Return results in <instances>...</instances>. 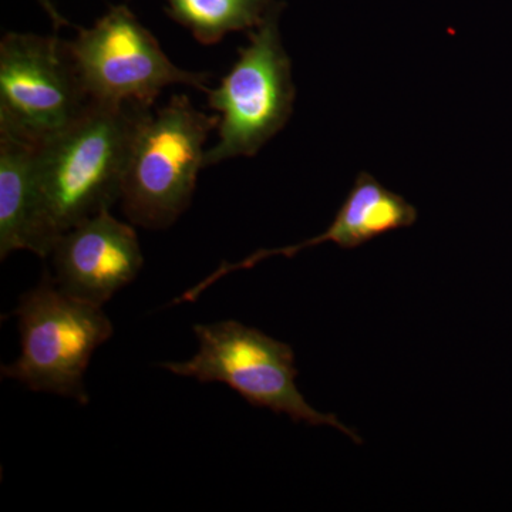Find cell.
Segmentation results:
<instances>
[{"label":"cell","mask_w":512,"mask_h":512,"mask_svg":"<svg viewBox=\"0 0 512 512\" xmlns=\"http://www.w3.org/2000/svg\"><path fill=\"white\" fill-rule=\"evenodd\" d=\"M35 144L0 130V258L30 251L45 258L40 234Z\"/></svg>","instance_id":"cell-10"},{"label":"cell","mask_w":512,"mask_h":512,"mask_svg":"<svg viewBox=\"0 0 512 512\" xmlns=\"http://www.w3.org/2000/svg\"><path fill=\"white\" fill-rule=\"evenodd\" d=\"M150 109L92 100L79 119L36 147L45 258L63 232L120 200L134 134Z\"/></svg>","instance_id":"cell-1"},{"label":"cell","mask_w":512,"mask_h":512,"mask_svg":"<svg viewBox=\"0 0 512 512\" xmlns=\"http://www.w3.org/2000/svg\"><path fill=\"white\" fill-rule=\"evenodd\" d=\"M165 15L190 30L201 45H217L228 33L251 32L279 0H165Z\"/></svg>","instance_id":"cell-11"},{"label":"cell","mask_w":512,"mask_h":512,"mask_svg":"<svg viewBox=\"0 0 512 512\" xmlns=\"http://www.w3.org/2000/svg\"><path fill=\"white\" fill-rule=\"evenodd\" d=\"M15 316L20 355L2 366V376L32 392L89 404L84 375L93 353L114 333L103 308L63 292L45 272L35 288L20 296Z\"/></svg>","instance_id":"cell-3"},{"label":"cell","mask_w":512,"mask_h":512,"mask_svg":"<svg viewBox=\"0 0 512 512\" xmlns=\"http://www.w3.org/2000/svg\"><path fill=\"white\" fill-rule=\"evenodd\" d=\"M69 42L9 32L0 42V130L40 146L90 104Z\"/></svg>","instance_id":"cell-6"},{"label":"cell","mask_w":512,"mask_h":512,"mask_svg":"<svg viewBox=\"0 0 512 512\" xmlns=\"http://www.w3.org/2000/svg\"><path fill=\"white\" fill-rule=\"evenodd\" d=\"M49 258L53 281L63 292L101 308L130 285L144 265L136 229L110 210L63 232Z\"/></svg>","instance_id":"cell-8"},{"label":"cell","mask_w":512,"mask_h":512,"mask_svg":"<svg viewBox=\"0 0 512 512\" xmlns=\"http://www.w3.org/2000/svg\"><path fill=\"white\" fill-rule=\"evenodd\" d=\"M198 352L185 362L158 363L177 376L201 383H224L251 406L286 414L295 423L335 427L360 443L335 414L320 413L296 386L298 370L291 346L237 320L195 325Z\"/></svg>","instance_id":"cell-5"},{"label":"cell","mask_w":512,"mask_h":512,"mask_svg":"<svg viewBox=\"0 0 512 512\" xmlns=\"http://www.w3.org/2000/svg\"><path fill=\"white\" fill-rule=\"evenodd\" d=\"M276 2L217 89H208V107L220 116L218 141L205 151L204 167L237 157H254L291 119L295 103L292 62L282 45Z\"/></svg>","instance_id":"cell-4"},{"label":"cell","mask_w":512,"mask_h":512,"mask_svg":"<svg viewBox=\"0 0 512 512\" xmlns=\"http://www.w3.org/2000/svg\"><path fill=\"white\" fill-rule=\"evenodd\" d=\"M218 124L220 116L195 109L184 94L146 111L121 184V207L131 224L165 229L188 210L204 167L205 143Z\"/></svg>","instance_id":"cell-2"},{"label":"cell","mask_w":512,"mask_h":512,"mask_svg":"<svg viewBox=\"0 0 512 512\" xmlns=\"http://www.w3.org/2000/svg\"><path fill=\"white\" fill-rule=\"evenodd\" d=\"M77 32L69 47L90 100L153 107L175 84L208 92L211 74L175 66L126 5L110 6L92 28Z\"/></svg>","instance_id":"cell-7"},{"label":"cell","mask_w":512,"mask_h":512,"mask_svg":"<svg viewBox=\"0 0 512 512\" xmlns=\"http://www.w3.org/2000/svg\"><path fill=\"white\" fill-rule=\"evenodd\" d=\"M39 5L42 6V9L45 10L46 15L49 16L50 20H52L53 26L55 29L66 28V26H70L69 20L64 18L63 15H60L59 10L56 9V6L53 5V0H37Z\"/></svg>","instance_id":"cell-12"},{"label":"cell","mask_w":512,"mask_h":512,"mask_svg":"<svg viewBox=\"0 0 512 512\" xmlns=\"http://www.w3.org/2000/svg\"><path fill=\"white\" fill-rule=\"evenodd\" d=\"M417 215L419 214L416 208L409 201L404 200L402 195L387 190L373 175L360 173L353 187L350 188L348 197L339 208L335 220L318 237L306 239L291 247L261 249L237 264L224 262L217 271L212 272L200 284L185 291L175 303L194 302L195 299L200 298L202 292L207 291L212 284L220 281L225 275L239 269L254 268L256 264L272 256L282 255L292 258L303 249L318 247L325 242H333L343 249L362 247L387 232L412 227L417 221Z\"/></svg>","instance_id":"cell-9"}]
</instances>
